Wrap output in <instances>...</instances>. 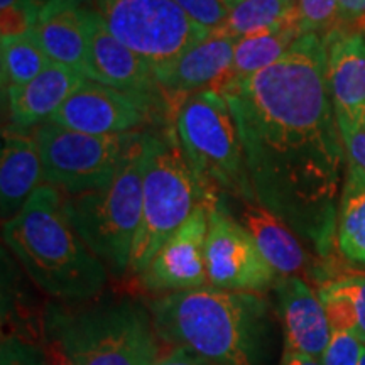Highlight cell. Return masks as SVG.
Instances as JSON below:
<instances>
[{"instance_id": "cell-37", "label": "cell", "mask_w": 365, "mask_h": 365, "mask_svg": "<svg viewBox=\"0 0 365 365\" xmlns=\"http://www.w3.org/2000/svg\"><path fill=\"white\" fill-rule=\"evenodd\" d=\"M362 29H364V33H365V26H362Z\"/></svg>"}, {"instance_id": "cell-24", "label": "cell", "mask_w": 365, "mask_h": 365, "mask_svg": "<svg viewBox=\"0 0 365 365\" xmlns=\"http://www.w3.org/2000/svg\"><path fill=\"white\" fill-rule=\"evenodd\" d=\"M2 90L22 86L41 75L53 61L31 33L2 39Z\"/></svg>"}, {"instance_id": "cell-33", "label": "cell", "mask_w": 365, "mask_h": 365, "mask_svg": "<svg viewBox=\"0 0 365 365\" xmlns=\"http://www.w3.org/2000/svg\"><path fill=\"white\" fill-rule=\"evenodd\" d=\"M44 352H46V360H48V365H73L71 360L66 357V354L63 352V350L59 349V346L51 340H46Z\"/></svg>"}, {"instance_id": "cell-36", "label": "cell", "mask_w": 365, "mask_h": 365, "mask_svg": "<svg viewBox=\"0 0 365 365\" xmlns=\"http://www.w3.org/2000/svg\"><path fill=\"white\" fill-rule=\"evenodd\" d=\"M359 365H365V346H364V352H362V357H360Z\"/></svg>"}, {"instance_id": "cell-7", "label": "cell", "mask_w": 365, "mask_h": 365, "mask_svg": "<svg viewBox=\"0 0 365 365\" xmlns=\"http://www.w3.org/2000/svg\"><path fill=\"white\" fill-rule=\"evenodd\" d=\"M143 164L144 132H140L107 186L65 196V212L71 225L91 252L117 276L129 271L143 217Z\"/></svg>"}, {"instance_id": "cell-2", "label": "cell", "mask_w": 365, "mask_h": 365, "mask_svg": "<svg viewBox=\"0 0 365 365\" xmlns=\"http://www.w3.org/2000/svg\"><path fill=\"white\" fill-rule=\"evenodd\" d=\"M163 345L213 365H267L271 317L257 293L213 286L161 294L148 303Z\"/></svg>"}, {"instance_id": "cell-5", "label": "cell", "mask_w": 365, "mask_h": 365, "mask_svg": "<svg viewBox=\"0 0 365 365\" xmlns=\"http://www.w3.org/2000/svg\"><path fill=\"white\" fill-rule=\"evenodd\" d=\"M191 171L173 127L144 130L143 217L132 247L129 272L140 274L163 244L196 207L215 202Z\"/></svg>"}, {"instance_id": "cell-28", "label": "cell", "mask_w": 365, "mask_h": 365, "mask_svg": "<svg viewBox=\"0 0 365 365\" xmlns=\"http://www.w3.org/2000/svg\"><path fill=\"white\" fill-rule=\"evenodd\" d=\"M196 24L207 29H220L230 16V7L223 0H175Z\"/></svg>"}, {"instance_id": "cell-10", "label": "cell", "mask_w": 365, "mask_h": 365, "mask_svg": "<svg viewBox=\"0 0 365 365\" xmlns=\"http://www.w3.org/2000/svg\"><path fill=\"white\" fill-rule=\"evenodd\" d=\"M223 195L210 203L205 264L210 286L225 291L261 294L279 276L259 250L247 228L228 212Z\"/></svg>"}, {"instance_id": "cell-9", "label": "cell", "mask_w": 365, "mask_h": 365, "mask_svg": "<svg viewBox=\"0 0 365 365\" xmlns=\"http://www.w3.org/2000/svg\"><path fill=\"white\" fill-rule=\"evenodd\" d=\"M105 26L153 68L166 65L212 31L196 24L175 0H88Z\"/></svg>"}, {"instance_id": "cell-16", "label": "cell", "mask_w": 365, "mask_h": 365, "mask_svg": "<svg viewBox=\"0 0 365 365\" xmlns=\"http://www.w3.org/2000/svg\"><path fill=\"white\" fill-rule=\"evenodd\" d=\"M274 289L284 330V352L322 359L331 328L318 294L299 276L279 277Z\"/></svg>"}, {"instance_id": "cell-25", "label": "cell", "mask_w": 365, "mask_h": 365, "mask_svg": "<svg viewBox=\"0 0 365 365\" xmlns=\"http://www.w3.org/2000/svg\"><path fill=\"white\" fill-rule=\"evenodd\" d=\"M298 0H240L220 29L237 41L279 24L296 12Z\"/></svg>"}, {"instance_id": "cell-21", "label": "cell", "mask_w": 365, "mask_h": 365, "mask_svg": "<svg viewBox=\"0 0 365 365\" xmlns=\"http://www.w3.org/2000/svg\"><path fill=\"white\" fill-rule=\"evenodd\" d=\"M301 36L303 33H301L298 24V14L294 12L293 16H289L279 24L239 39L235 44L230 75L223 80L220 88L227 83L247 80L250 76L257 75L259 71L272 66L289 51L291 46Z\"/></svg>"}, {"instance_id": "cell-13", "label": "cell", "mask_w": 365, "mask_h": 365, "mask_svg": "<svg viewBox=\"0 0 365 365\" xmlns=\"http://www.w3.org/2000/svg\"><path fill=\"white\" fill-rule=\"evenodd\" d=\"M85 31L88 39V80L166 102L154 68L108 31L88 0L85 7Z\"/></svg>"}, {"instance_id": "cell-8", "label": "cell", "mask_w": 365, "mask_h": 365, "mask_svg": "<svg viewBox=\"0 0 365 365\" xmlns=\"http://www.w3.org/2000/svg\"><path fill=\"white\" fill-rule=\"evenodd\" d=\"M139 134L91 135L51 122L39 125L34 135L39 145L44 182L63 190L66 196L103 188L113 180Z\"/></svg>"}, {"instance_id": "cell-18", "label": "cell", "mask_w": 365, "mask_h": 365, "mask_svg": "<svg viewBox=\"0 0 365 365\" xmlns=\"http://www.w3.org/2000/svg\"><path fill=\"white\" fill-rule=\"evenodd\" d=\"M86 0H49L31 31L53 63L70 66L88 78Z\"/></svg>"}, {"instance_id": "cell-15", "label": "cell", "mask_w": 365, "mask_h": 365, "mask_svg": "<svg viewBox=\"0 0 365 365\" xmlns=\"http://www.w3.org/2000/svg\"><path fill=\"white\" fill-rule=\"evenodd\" d=\"M323 39L327 83L336 124L354 125L365 118V33L362 27L339 24Z\"/></svg>"}, {"instance_id": "cell-19", "label": "cell", "mask_w": 365, "mask_h": 365, "mask_svg": "<svg viewBox=\"0 0 365 365\" xmlns=\"http://www.w3.org/2000/svg\"><path fill=\"white\" fill-rule=\"evenodd\" d=\"M0 208L2 223L17 217L34 191L44 182L43 163L34 132L9 129L4 132L0 156ZM46 185V182H44Z\"/></svg>"}, {"instance_id": "cell-17", "label": "cell", "mask_w": 365, "mask_h": 365, "mask_svg": "<svg viewBox=\"0 0 365 365\" xmlns=\"http://www.w3.org/2000/svg\"><path fill=\"white\" fill-rule=\"evenodd\" d=\"M85 80L88 78L73 68L53 63L29 83L7 90L11 127L29 130L49 122Z\"/></svg>"}, {"instance_id": "cell-34", "label": "cell", "mask_w": 365, "mask_h": 365, "mask_svg": "<svg viewBox=\"0 0 365 365\" xmlns=\"http://www.w3.org/2000/svg\"><path fill=\"white\" fill-rule=\"evenodd\" d=\"M279 365H322V360L309 357V355L284 352Z\"/></svg>"}, {"instance_id": "cell-14", "label": "cell", "mask_w": 365, "mask_h": 365, "mask_svg": "<svg viewBox=\"0 0 365 365\" xmlns=\"http://www.w3.org/2000/svg\"><path fill=\"white\" fill-rule=\"evenodd\" d=\"M235 44V38L222 29H213L180 56L154 68L168 107L175 112L182 100L196 91L220 88L223 80L230 75Z\"/></svg>"}, {"instance_id": "cell-3", "label": "cell", "mask_w": 365, "mask_h": 365, "mask_svg": "<svg viewBox=\"0 0 365 365\" xmlns=\"http://www.w3.org/2000/svg\"><path fill=\"white\" fill-rule=\"evenodd\" d=\"M4 242L44 294L61 303L98 298L108 269L91 252L65 212L54 186L34 191L22 212L4 223Z\"/></svg>"}, {"instance_id": "cell-30", "label": "cell", "mask_w": 365, "mask_h": 365, "mask_svg": "<svg viewBox=\"0 0 365 365\" xmlns=\"http://www.w3.org/2000/svg\"><path fill=\"white\" fill-rule=\"evenodd\" d=\"M339 129L346 161L357 164L360 170L365 171V118L354 125H340Z\"/></svg>"}, {"instance_id": "cell-20", "label": "cell", "mask_w": 365, "mask_h": 365, "mask_svg": "<svg viewBox=\"0 0 365 365\" xmlns=\"http://www.w3.org/2000/svg\"><path fill=\"white\" fill-rule=\"evenodd\" d=\"M239 222L247 228L264 259L279 277L298 276L307 271L309 255L301 239L281 218L257 202H240Z\"/></svg>"}, {"instance_id": "cell-1", "label": "cell", "mask_w": 365, "mask_h": 365, "mask_svg": "<svg viewBox=\"0 0 365 365\" xmlns=\"http://www.w3.org/2000/svg\"><path fill=\"white\" fill-rule=\"evenodd\" d=\"M255 202L319 255L336 244L346 154L327 83L322 34H303L272 66L223 85Z\"/></svg>"}, {"instance_id": "cell-4", "label": "cell", "mask_w": 365, "mask_h": 365, "mask_svg": "<svg viewBox=\"0 0 365 365\" xmlns=\"http://www.w3.org/2000/svg\"><path fill=\"white\" fill-rule=\"evenodd\" d=\"M43 325L73 365H153L163 350L149 307L129 298L53 303Z\"/></svg>"}, {"instance_id": "cell-35", "label": "cell", "mask_w": 365, "mask_h": 365, "mask_svg": "<svg viewBox=\"0 0 365 365\" xmlns=\"http://www.w3.org/2000/svg\"><path fill=\"white\" fill-rule=\"evenodd\" d=\"M223 2H225V4H227V6L232 9V7H234V6H235V4H239V2H240V0H223Z\"/></svg>"}, {"instance_id": "cell-29", "label": "cell", "mask_w": 365, "mask_h": 365, "mask_svg": "<svg viewBox=\"0 0 365 365\" xmlns=\"http://www.w3.org/2000/svg\"><path fill=\"white\" fill-rule=\"evenodd\" d=\"M0 365H48L46 352L17 336H4L0 346Z\"/></svg>"}, {"instance_id": "cell-26", "label": "cell", "mask_w": 365, "mask_h": 365, "mask_svg": "<svg viewBox=\"0 0 365 365\" xmlns=\"http://www.w3.org/2000/svg\"><path fill=\"white\" fill-rule=\"evenodd\" d=\"M340 0H298L296 14L303 34L328 33L339 22Z\"/></svg>"}, {"instance_id": "cell-38", "label": "cell", "mask_w": 365, "mask_h": 365, "mask_svg": "<svg viewBox=\"0 0 365 365\" xmlns=\"http://www.w3.org/2000/svg\"><path fill=\"white\" fill-rule=\"evenodd\" d=\"M364 26H365V24H364Z\"/></svg>"}, {"instance_id": "cell-27", "label": "cell", "mask_w": 365, "mask_h": 365, "mask_svg": "<svg viewBox=\"0 0 365 365\" xmlns=\"http://www.w3.org/2000/svg\"><path fill=\"white\" fill-rule=\"evenodd\" d=\"M364 346L354 331H331V339L319 360L322 365H359Z\"/></svg>"}, {"instance_id": "cell-12", "label": "cell", "mask_w": 365, "mask_h": 365, "mask_svg": "<svg viewBox=\"0 0 365 365\" xmlns=\"http://www.w3.org/2000/svg\"><path fill=\"white\" fill-rule=\"evenodd\" d=\"M210 203H200L139 274L140 284L150 293H180L210 284L205 264Z\"/></svg>"}, {"instance_id": "cell-32", "label": "cell", "mask_w": 365, "mask_h": 365, "mask_svg": "<svg viewBox=\"0 0 365 365\" xmlns=\"http://www.w3.org/2000/svg\"><path fill=\"white\" fill-rule=\"evenodd\" d=\"M153 365H213L208 360L196 355L186 352L181 349H171L166 352H161V355L154 360Z\"/></svg>"}, {"instance_id": "cell-6", "label": "cell", "mask_w": 365, "mask_h": 365, "mask_svg": "<svg viewBox=\"0 0 365 365\" xmlns=\"http://www.w3.org/2000/svg\"><path fill=\"white\" fill-rule=\"evenodd\" d=\"M171 122L191 171L210 195L255 202L239 129L222 91L210 88L186 97Z\"/></svg>"}, {"instance_id": "cell-23", "label": "cell", "mask_w": 365, "mask_h": 365, "mask_svg": "<svg viewBox=\"0 0 365 365\" xmlns=\"http://www.w3.org/2000/svg\"><path fill=\"white\" fill-rule=\"evenodd\" d=\"M331 331H354L365 345V272L341 274L319 286Z\"/></svg>"}, {"instance_id": "cell-11", "label": "cell", "mask_w": 365, "mask_h": 365, "mask_svg": "<svg viewBox=\"0 0 365 365\" xmlns=\"http://www.w3.org/2000/svg\"><path fill=\"white\" fill-rule=\"evenodd\" d=\"M163 110H170L163 100L85 80L49 122L83 134L117 135L143 132L144 127L159 124Z\"/></svg>"}, {"instance_id": "cell-31", "label": "cell", "mask_w": 365, "mask_h": 365, "mask_svg": "<svg viewBox=\"0 0 365 365\" xmlns=\"http://www.w3.org/2000/svg\"><path fill=\"white\" fill-rule=\"evenodd\" d=\"M339 24L362 27L365 24V0H340Z\"/></svg>"}, {"instance_id": "cell-22", "label": "cell", "mask_w": 365, "mask_h": 365, "mask_svg": "<svg viewBox=\"0 0 365 365\" xmlns=\"http://www.w3.org/2000/svg\"><path fill=\"white\" fill-rule=\"evenodd\" d=\"M336 247L346 261L365 267V171L350 161L336 213Z\"/></svg>"}]
</instances>
